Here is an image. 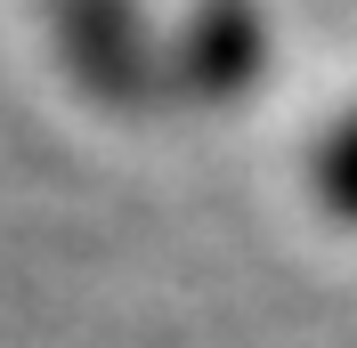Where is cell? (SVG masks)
<instances>
[{
    "label": "cell",
    "instance_id": "obj_2",
    "mask_svg": "<svg viewBox=\"0 0 357 348\" xmlns=\"http://www.w3.org/2000/svg\"><path fill=\"white\" fill-rule=\"evenodd\" d=\"M309 187H317V203H325L333 219H349V227H357V113H349V122H333V130L317 138Z\"/></svg>",
    "mask_w": 357,
    "mask_h": 348
},
{
    "label": "cell",
    "instance_id": "obj_1",
    "mask_svg": "<svg viewBox=\"0 0 357 348\" xmlns=\"http://www.w3.org/2000/svg\"><path fill=\"white\" fill-rule=\"evenodd\" d=\"M260 57H268V41H260V8H252V0H203L195 17H187L178 73L195 89L227 97V89H244L252 73H260Z\"/></svg>",
    "mask_w": 357,
    "mask_h": 348
}]
</instances>
